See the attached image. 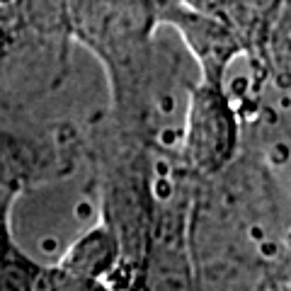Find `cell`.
<instances>
[{"mask_svg":"<svg viewBox=\"0 0 291 291\" xmlns=\"http://www.w3.org/2000/svg\"><path fill=\"white\" fill-rule=\"evenodd\" d=\"M122 255H124L122 240L117 236V231L110 226V221L97 223L66 248L56 269H61L75 279L97 284L100 279H105L117 267Z\"/></svg>","mask_w":291,"mask_h":291,"instance_id":"cell-6","label":"cell"},{"mask_svg":"<svg viewBox=\"0 0 291 291\" xmlns=\"http://www.w3.org/2000/svg\"><path fill=\"white\" fill-rule=\"evenodd\" d=\"M281 8L284 0H219V17L248 54L267 49V39L281 20Z\"/></svg>","mask_w":291,"mask_h":291,"instance_id":"cell-7","label":"cell"},{"mask_svg":"<svg viewBox=\"0 0 291 291\" xmlns=\"http://www.w3.org/2000/svg\"><path fill=\"white\" fill-rule=\"evenodd\" d=\"M17 197L20 194L0 187V264L13 260L15 255L20 252V248L15 245V238H13V204Z\"/></svg>","mask_w":291,"mask_h":291,"instance_id":"cell-8","label":"cell"},{"mask_svg":"<svg viewBox=\"0 0 291 291\" xmlns=\"http://www.w3.org/2000/svg\"><path fill=\"white\" fill-rule=\"evenodd\" d=\"M158 15L148 0H92L83 10V32L112 78L131 68L153 44Z\"/></svg>","mask_w":291,"mask_h":291,"instance_id":"cell-3","label":"cell"},{"mask_svg":"<svg viewBox=\"0 0 291 291\" xmlns=\"http://www.w3.org/2000/svg\"><path fill=\"white\" fill-rule=\"evenodd\" d=\"M58 160L49 143L0 129V187L15 194L49 182L58 172Z\"/></svg>","mask_w":291,"mask_h":291,"instance_id":"cell-5","label":"cell"},{"mask_svg":"<svg viewBox=\"0 0 291 291\" xmlns=\"http://www.w3.org/2000/svg\"><path fill=\"white\" fill-rule=\"evenodd\" d=\"M155 15L158 22H165L180 37L184 51L199 68V80L221 85L228 66L245 54L233 29L216 15L192 10L184 3L165 5L163 10H155Z\"/></svg>","mask_w":291,"mask_h":291,"instance_id":"cell-4","label":"cell"},{"mask_svg":"<svg viewBox=\"0 0 291 291\" xmlns=\"http://www.w3.org/2000/svg\"><path fill=\"white\" fill-rule=\"evenodd\" d=\"M187 8L192 10H199V13H209L219 17V0H182Z\"/></svg>","mask_w":291,"mask_h":291,"instance_id":"cell-9","label":"cell"},{"mask_svg":"<svg viewBox=\"0 0 291 291\" xmlns=\"http://www.w3.org/2000/svg\"><path fill=\"white\" fill-rule=\"evenodd\" d=\"M240 114L221 85L194 80L182 117L177 158L199 180L221 175L238 158Z\"/></svg>","mask_w":291,"mask_h":291,"instance_id":"cell-2","label":"cell"},{"mask_svg":"<svg viewBox=\"0 0 291 291\" xmlns=\"http://www.w3.org/2000/svg\"><path fill=\"white\" fill-rule=\"evenodd\" d=\"M184 248L192 291H286L289 226L269 172L240 155L202 180Z\"/></svg>","mask_w":291,"mask_h":291,"instance_id":"cell-1","label":"cell"}]
</instances>
